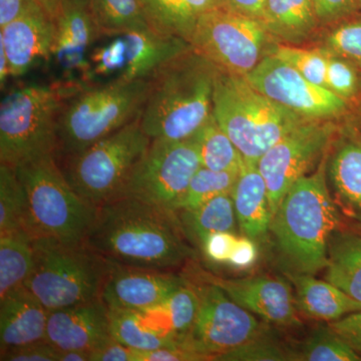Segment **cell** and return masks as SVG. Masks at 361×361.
Here are the masks:
<instances>
[{
    "instance_id": "1",
    "label": "cell",
    "mask_w": 361,
    "mask_h": 361,
    "mask_svg": "<svg viewBox=\"0 0 361 361\" xmlns=\"http://www.w3.org/2000/svg\"><path fill=\"white\" fill-rule=\"evenodd\" d=\"M174 211L118 197L97 208L85 243L115 264L170 271L193 255Z\"/></svg>"
},
{
    "instance_id": "2",
    "label": "cell",
    "mask_w": 361,
    "mask_h": 361,
    "mask_svg": "<svg viewBox=\"0 0 361 361\" xmlns=\"http://www.w3.org/2000/svg\"><path fill=\"white\" fill-rule=\"evenodd\" d=\"M339 222L322 164L288 190L271 221L269 233L285 274L315 275L325 269L330 238Z\"/></svg>"
},
{
    "instance_id": "3",
    "label": "cell",
    "mask_w": 361,
    "mask_h": 361,
    "mask_svg": "<svg viewBox=\"0 0 361 361\" xmlns=\"http://www.w3.org/2000/svg\"><path fill=\"white\" fill-rule=\"evenodd\" d=\"M218 68L190 49L161 68L151 80L140 116L152 140L191 139L213 115L214 82Z\"/></svg>"
},
{
    "instance_id": "4",
    "label": "cell",
    "mask_w": 361,
    "mask_h": 361,
    "mask_svg": "<svg viewBox=\"0 0 361 361\" xmlns=\"http://www.w3.org/2000/svg\"><path fill=\"white\" fill-rule=\"evenodd\" d=\"M213 116L247 163L257 165L279 140L308 121L261 94L241 75L218 70Z\"/></svg>"
},
{
    "instance_id": "5",
    "label": "cell",
    "mask_w": 361,
    "mask_h": 361,
    "mask_svg": "<svg viewBox=\"0 0 361 361\" xmlns=\"http://www.w3.org/2000/svg\"><path fill=\"white\" fill-rule=\"evenodd\" d=\"M80 90L54 82L7 92L0 104V164L16 168L40 157H58L61 111Z\"/></svg>"
},
{
    "instance_id": "6",
    "label": "cell",
    "mask_w": 361,
    "mask_h": 361,
    "mask_svg": "<svg viewBox=\"0 0 361 361\" xmlns=\"http://www.w3.org/2000/svg\"><path fill=\"white\" fill-rule=\"evenodd\" d=\"M151 80L92 85L66 99L59 123V157L80 153L140 118Z\"/></svg>"
},
{
    "instance_id": "7",
    "label": "cell",
    "mask_w": 361,
    "mask_h": 361,
    "mask_svg": "<svg viewBox=\"0 0 361 361\" xmlns=\"http://www.w3.org/2000/svg\"><path fill=\"white\" fill-rule=\"evenodd\" d=\"M35 265L25 286L49 311L101 298L115 263L85 243L33 238Z\"/></svg>"
},
{
    "instance_id": "8",
    "label": "cell",
    "mask_w": 361,
    "mask_h": 361,
    "mask_svg": "<svg viewBox=\"0 0 361 361\" xmlns=\"http://www.w3.org/2000/svg\"><path fill=\"white\" fill-rule=\"evenodd\" d=\"M16 169L27 198L32 238L49 237L63 243H85L97 208L71 187L58 157H40Z\"/></svg>"
},
{
    "instance_id": "9",
    "label": "cell",
    "mask_w": 361,
    "mask_h": 361,
    "mask_svg": "<svg viewBox=\"0 0 361 361\" xmlns=\"http://www.w3.org/2000/svg\"><path fill=\"white\" fill-rule=\"evenodd\" d=\"M151 142L137 118L59 165L75 192L99 208L118 197Z\"/></svg>"
},
{
    "instance_id": "10",
    "label": "cell",
    "mask_w": 361,
    "mask_h": 361,
    "mask_svg": "<svg viewBox=\"0 0 361 361\" xmlns=\"http://www.w3.org/2000/svg\"><path fill=\"white\" fill-rule=\"evenodd\" d=\"M269 37L260 20L221 6L201 16L190 44L218 70L245 77L265 58Z\"/></svg>"
},
{
    "instance_id": "11",
    "label": "cell",
    "mask_w": 361,
    "mask_h": 361,
    "mask_svg": "<svg viewBox=\"0 0 361 361\" xmlns=\"http://www.w3.org/2000/svg\"><path fill=\"white\" fill-rule=\"evenodd\" d=\"M201 167L193 137L176 142L152 140L118 197L137 199L177 213L190 180Z\"/></svg>"
},
{
    "instance_id": "12",
    "label": "cell",
    "mask_w": 361,
    "mask_h": 361,
    "mask_svg": "<svg viewBox=\"0 0 361 361\" xmlns=\"http://www.w3.org/2000/svg\"><path fill=\"white\" fill-rule=\"evenodd\" d=\"M195 286L199 310L185 342L207 360L265 334L255 315L233 301L217 285L206 282Z\"/></svg>"
},
{
    "instance_id": "13",
    "label": "cell",
    "mask_w": 361,
    "mask_h": 361,
    "mask_svg": "<svg viewBox=\"0 0 361 361\" xmlns=\"http://www.w3.org/2000/svg\"><path fill=\"white\" fill-rule=\"evenodd\" d=\"M336 130L330 121H305L261 157L257 166L267 185L272 218L285 194L324 153Z\"/></svg>"
},
{
    "instance_id": "14",
    "label": "cell",
    "mask_w": 361,
    "mask_h": 361,
    "mask_svg": "<svg viewBox=\"0 0 361 361\" xmlns=\"http://www.w3.org/2000/svg\"><path fill=\"white\" fill-rule=\"evenodd\" d=\"M244 78L261 94L307 120L330 121L348 109L345 99L313 84L273 54H267Z\"/></svg>"
},
{
    "instance_id": "15",
    "label": "cell",
    "mask_w": 361,
    "mask_h": 361,
    "mask_svg": "<svg viewBox=\"0 0 361 361\" xmlns=\"http://www.w3.org/2000/svg\"><path fill=\"white\" fill-rule=\"evenodd\" d=\"M54 23L51 59L63 75L59 82L80 89L90 87V49L99 39L90 0H63Z\"/></svg>"
},
{
    "instance_id": "16",
    "label": "cell",
    "mask_w": 361,
    "mask_h": 361,
    "mask_svg": "<svg viewBox=\"0 0 361 361\" xmlns=\"http://www.w3.org/2000/svg\"><path fill=\"white\" fill-rule=\"evenodd\" d=\"M185 282L171 271L114 264L101 298L109 310L145 312L161 305Z\"/></svg>"
},
{
    "instance_id": "17",
    "label": "cell",
    "mask_w": 361,
    "mask_h": 361,
    "mask_svg": "<svg viewBox=\"0 0 361 361\" xmlns=\"http://www.w3.org/2000/svg\"><path fill=\"white\" fill-rule=\"evenodd\" d=\"M201 279L217 285L233 301L264 322L279 326H295V296L283 280L266 276L226 279L204 272Z\"/></svg>"
},
{
    "instance_id": "18",
    "label": "cell",
    "mask_w": 361,
    "mask_h": 361,
    "mask_svg": "<svg viewBox=\"0 0 361 361\" xmlns=\"http://www.w3.org/2000/svg\"><path fill=\"white\" fill-rule=\"evenodd\" d=\"M0 47L8 59L11 75L20 78L51 61L56 23L40 6L0 27Z\"/></svg>"
},
{
    "instance_id": "19",
    "label": "cell",
    "mask_w": 361,
    "mask_h": 361,
    "mask_svg": "<svg viewBox=\"0 0 361 361\" xmlns=\"http://www.w3.org/2000/svg\"><path fill=\"white\" fill-rule=\"evenodd\" d=\"M111 338L109 308L102 298L49 311L47 341L59 350L92 353Z\"/></svg>"
},
{
    "instance_id": "20",
    "label": "cell",
    "mask_w": 361,
    "mask_h": 361,
    "mask_svg": "<svg viewBox=\"0 0 361 361\" xmlns=\"http://www.w3.org/2000/svg\"><path fill=\"white\" fill-rule=\"evenodd\" d=\"M49 311L23 285L0 298V351L47 341Z\"/></svg>"
},
{
    "instance_id": "21",
    "label": "cell",
    "mask_w": 361,
    "mask_h": 361,
    "mask_svg": "<svg viewBox=\"0 0 361 361\" xmlns=\"http://www.w3.org/2000/svg\"><path fill=\"white\" fill-rule=\"evenodd\" d=\"M123 37L126 66L118 80H149L173 59L192 49L187 40L161 35L149 26L125 33Z\"/></svg>"
},
{
    "instance_id": "22",
    "label": "cell",
    "mask_w": 361,
    "mask_h": 361,
    "mask_svg": "<svg viewBox=\"0 0 361 361\" xmlns=\"http://www.w3.org/2000/svg\"><path fill=\"white\" fill-rule=\"evenodd\" d=\"M240 231L254 241L269 234L272 213L267 185L255 164L244 163L232 190Z\"/></svg>"
},
{
    "instance_id": "23",
    "label": "cell",
    "mask_w": 361,
    "mask_h": 361,
    "mask_svg": "<svg viewBox=\"0 0 361 361\" xmlns=\"http://www.w3.org/2000/svg\"><path fill=\"white\" fill-rule=\"evenodd\" d=\"M109 316L111 337L135 350H156L185 342L169 329L157 310H109Z\"/></svg>"
},
{
    "instance_id": "24",
    "label": "cell",
    "mask_w": 361,
    "mask_h": 361,
    "mask_svg": "<svg viewBox=\"0 0 361 361\" xmlns=\"http://www.w3.org/2000/svg\"><path fill=\"white\" fill-rule=\"evenodd\" d=\"M286 276L294 286L297 308L307 317L330 323L361 311L360 301L327 280L310 274L287 273Z\"/></svg>"
},
{
    "instance_id": "25",
    "label": "cell",
    "mask_w": 361,
    "mask_h": 361,
    "mask_svg": "<svg viewBox=\"0 0 361 361\" xmlns=\"http://www.w3.org/2000/svg\"><path fill=\"white\" fill-rule=\"evenodd\" d=\"M140 4L152 30L190 42L201 16L224 6V0H140Z\"/></svg>"
},
{
    "instance_id": "26",
    "label": "cell",
    "mask_w": 361,
    "mask_h": 361,
    "mask_svg": "<svg viewBox=\"0 0 361 361\" xmlns=\"http://www.w3.org/2000/svg\"><path fill=\"white\" fill-rule=\"evenodd\" d=\"M324 279L361 302V234L336 230L330 238Z\"/></svg>"
},
{
    "instance_id": "27",
    "label": "cell",
    "mask_w": 361,
    "mask_h": 361,
    "mask_svg": "<svg viewBox=\"0 0 361 361\" xmlns=\"http://www.w3.org/2000/svg\"><path fill=\"white\" fill-rule=\"evenodd\" d=\"M329 177L337 205L361 221V142L341 145L329 165Z\"/></svg>"
},
{
    "instance_id": "28",
    "label": "cell",
    "mask_w": 361,
    "mask_h": 361,
    "mask_svg": "<svg viewBox=\"0 0 361 361\" xmlns=\"http://www.w3.org/2000/svg\"><path fill=\"white\" fill-rule=\"evenodd\" d=\"M260 20L270 35L289 42L307 37L318 21L312 0H267Z\"/></svg>"
},
{
    "instance_id": "29",
    "label": "cell",
    "mask_w": 361,
    "mask_h": 361,
    "mask_svg": "<svg viewBox=\"0 0 361 361\" xmlns=\"http://www.w3.org/2000/svg\"><path fill=\"white\" fill-rule=\"evenodd\" d=\"M187 238L200 244L211 233L235 232L237 217L232 195L222 194L191 211L177 213Z\"/></svg>"
},
{
    "instance_id": "30",
    "label": "cell",
    "mask_w": 361,
    "mask_h": 361,
    "mask_svg": "<svg viewBox=\"0 0 361 361\" xmlns=\"http://www.w3.org/2000/svg\"><path fill=\"white\" fill-rule=\"evenodd\" d=\"M32 240L25 231L0 235V298L30 277L35 265Z\"/></svg>"
},
{
    "instance_id": "31",
    "label": "cell",
    "mask_w": 361,
    "mask_h": 361,
    "mask_svg": "<svg viewBox=\"0 0 361 361\" xmlns=\"http://www.w3.org/2000/svg\"><path fill=\"white\" fill-rule=\"evenodd\" d=\"M192 137L196 142L202 167L231 173H239L243 167V156L213 115Z\"/></svg>"
},
{
    "instance_id": "32",
    "label": "cell",
    "mask_w": 361,
    "mask_h": 361,
    "mask_svg": "<svg viewBox=\"0 0 361 361\" xmlns=\"http://www.w3.org/2000/svg\"><path fill=\"white\" fill-rule=\"evenodd\" d=\"M99 37H114L148 27L140 0H90Z\"/></svg>"
},
{
    "instance_id": "33",
    "label": "cell",
    "mask_w": 361,
    "mask_h": 361,
    "mask_svg": "<svg viewBox=\"0 0 361 361\" xmlns=\"http://www.w3.org/2000/svg\"><path fill=\"white\" fill-rule=\"evenodd\" d=\"M18 231L30 235L25 190L16 169L0 164V235Z\"/></svg>"
},
{
    "instance_id": "34",
    "label": "cell",
    "mask_w": 361,
    "mask_h": 361,
    "mask_svg": "<svg viewBox=\"0 0 361 361\" xmlns=\"http://www.w3.org/2000/svg\"><path fill=\"white\" fill-rule=\"evenodd\" d=\"M238 174L201 167L190 180L189 186L178 204L177 213L194 210L214 197L232 193Z\"/></svg>"
},
{
    "instance_id": "35",
    "label": "cell",
    "mask_w": 361,
    "mask_h": 361,
    "mask_svg": "<svg viewBox=\"0 0 361 361\" xmlns=\"http://www.w3.org/2000/svg\"><path fill=\"white\" fill-rule=\"evenodd\" d=\"M161 311L173 332L185 341L193 327L199 310V295L196 286L186 280L161 305L154 308Z\"/></svg>"
},
{
    "instance_id": "36",
    "label": "cell",
    "mask_w": 361,
    "mask_h": 361,
    "mask_svg": "<svg viewBox=\"0 0 361 361\" xmlns=\"http://www.w3.org/2000/svg\"><path fill=\"white\" fill-rule=\"evenodd\" d=\"M293 360L300 361H358L361 357L329 326L316 329L292 351Z\"/></svg>"
},
{
    "instance_id": "37",
    "label": "cell",
    "mask_w": 361,
    "mask_h": 361,
    "mask_svg": "<svg viewBox=\"0 0 361 361\" xmlns=\"http://www.w3.org/2000/svg\"><path fill=\"white\" fill-rule=\"evenodd\" d=\"M89 85L97 78L118 80L126 66V42L123 35L114 37L108 44L90 52Z\"/></svg>"
},
{
    "instance_id": "38",
    "label": "cell",
    "mask_w": 361,
    "mask_h": 361,
    "mask_svg": "<svg viewBox=\"0 0 361 361\" xmlns=\"http://www.w3.org/2000/svg\"><path fill=\"white\" fill-rule=\"evenodd\" d=\"M298 71L313 84L326 87V58L322 49L310 51L289 45H277L271 51Z\"/></svg>"
},
{
    "instance_id": "39",
    "label": "cell",
    "mask_w": 361,
    "mask_h": 361,
    "mask_svg": "<svg viewBox=\"0 0 361 361\" xmlns=\"http://www.w3.org/2000/svg\"><path fill=\"white\" fill-rule=\"evenodd\" d=\"M220 361H285L293 360L290 349H285L277 342L263 336L242 344L238 348L218 355Z\"/></svg>"
},
{
    "instance_id": "40",
    "label": "cell",
    "mask_w": 361,
    "mask_h": 361,
    "mask_svg": "<svg viewBox=\"0 0 361 361\" xmlns=\"http://www.w3.org/2000/svg\"><path fill=\"white\" fill-rule=\"evenodd\" d=\"M327 49L361 68V20L342 23L326 39Z\"/></svg>"
},
{
    "instance_id": "41",
    "label": "cell",
    "mask_w": 361,
    "mask_h": 361,
    "mask_svg": "<svg viewBox=\"0 0 361 361\" xmlns=\"http://www.w3.org/2000/svg\"><path fill=\"white\" fill-rule=\"evenodd\" d=\"M322 51L327 63V89L344 99L353 97L357 87V77L353 66L329 49H322Z\"/></svg>"
},
{
    "instance_id": "42",
    "label": "cell",
    "mask_w": 361,
    "mask_h": 361,
    "mask_svg": "<svg viewBox=\"0 0 361 361\" xmlns=\"http://www.w3.org/2000/svg\"><path fill=\"white\" fill-rule=\"evenodd\" d=\"M59 349L47 341L0 351L1 361H58Z\"/></svg>"
},
{
    "instance_id": "43",
    "label": "cell",
    "mask_w": 361,
    "mask_h": 361,
    "mask_svg": "<svg viewBox=\"0 0 361 361\" xmlns=\"http://www.w3.org/2000/svg\"><path fill=\"white\" fill-rule=\"evenodd\" d=\"M238 237L232 232L211 233L202 241L206 257L218 263H227Z\"/></svg>"
},
{
    "instance_id": "44",
    "label": "cell",
    "mask_w": 361,
    "mask_h": 361,
    "mask_svg": "<svg viewBox=\"0 0 361 361\" xmlns=\"http://www.w3.org/2000/svg\"><path fill=\"white\" fill-rule=\"evenodd\" d=\"M318 20L332 21L355 13L361 8L360 0H312Z\"/></svg>"
},
{
    "instance_id": "45",
    "label": "cell",
    "mask_w": 361,
    "mask_h": 361,
    "mask_svg": "<svg viewBox=\"0 0 361 361\" xmlns=\"http://www.w3.org/2000/svg\"><path fill=\"white\" fill-rule=\"evenodd\" d=\"M203 355H199L186 343L172 348H164L152 351H137V361H204Z\"/></svg>"
},
{
    "instance_id": "46",
    "label": "cell",
    "mask_w": 361,
    "mask_h": 361,
    "mask_svg": "<svg viewBox=\"0 0 361 361\" xmlns=\"http://www.w3.org/2000/svg\"><path fill=\"white\" fill-rule=\"evenodd\" d=\"M329 326L361 357V311L330 322Z\"/></svg>"
},
{
    "instance_id": "47",
    "label": "cell",
    "mask_w": 361,
    "mask_h": 361,
    "mask_svg": "<svg viewBox=\"0 0 361 361\" xmlns=\"http://www.w3.org/2000/svg\"><path fill=\"white\" fill-rule=\"evenodd\" d=\"M137 351L111 338L90 353V361H137Z\"/></svg>"
},
{
    "instance_id": "48",
    "label": "cell",
    "mask_w": 361,
    "mask_h": 361,
    "mask_svg": "<svg viewBox=\"0 0 361 361\" xmlns=\"http://www.w3.org/2000/svg\"><path fill=\"white\" fill-rule=\"evenodd\" d=\"M258 252L254 240L246 236L238 237L228 264L238 269L250 267L256 262Z\"/></svg>"
},
{
    "instance_id": "49",
    "label": "cell",
    "mask_w": 361,
    "mask_h": 361,
    "mask_svg": "<svg viewBox=\"0 0 361 361\" xmlns=\"http://www.w3.org/2000/svg\"><path fill=\"white\" fill-rule=\"evenodd\" d=\"M37 6V0H0V27Z\"/></svg>"
},
{
    "instance_id": "50",
    "label": "cell",
    "mask_w": 361,
    "mask_h": 361,
    "mask_svg": "<svg viewBox=\"0 0 361 361\" xmlns=\"http://www.w3.org/2000/svg\"><path fill=\"white\" fill-rule=\"evenodd\" d=\"M267 0H224V6L237 13L260 20Z\"/></svg>"
},
{
    "instance_id": "51",
    "label": "cell",
    "mask_w": 361,
    "mask_h": 361,
    "mask_svg": "<svg viewBox=\"0 0 361 361\" xmlns=\"http://www.w3.org/2000/svg\"><path fill=\"white\" fill-rule=\"evenodd\" d=\"M58 361H90V353L80 349L59 350Z\"/></svg>"
},
{
    "instance_id": "52",
    "label": "cell",
    "mask_w": 361,
    "mask_h": 361,
    "mask_svg": "<svg viewBox=\"0 0 361 361\" xmlns=\"http://www.w3.org/2000/svg\"><path fill=\"white\" fill-rule=\"evenodd\" d=\"M37 2L52 20H56L63 0H37Z\"/></svg>"
},
{
    "instance_id": "53",
    "label": "cell",
    "mask_w": 361,
    "mask_h": 361,
    "mask_svg": "<svg viewBox=\"0 0 361 361\" xmlns=\"http://www.w3.org/2000/svg\"><path fill=\"white\" fill-rule=\"evenodd\" d=\"M11 77L8 59H7L4 47H0V85H1V90L6 87L7 80Z\"/></svg>"
},
{
    "instance_id": "54",
    "label": "cell",
    "mask_w": 361,
    "mask_h": 361,
    "mask_svg": "<svg viewBox=\"0 0 361 361\" xmlns=\"http://www.w3.org/2000/svg\"><path fill=\"white\" fill-rule=\"evenodd\" d=\"M360 1H361V0H360Z\"/></svg>"
}]
</instances>
